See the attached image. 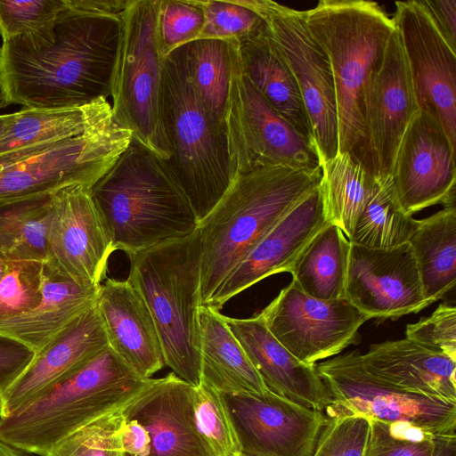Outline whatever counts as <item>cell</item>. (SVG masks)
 Masks as SVG:
<instances>
[{
	"label": "cell",
	"mask_w": 456,
	"mask_h": 456,
	"mask_svg": "<svg viewBox=\"0 0 456 456\" xmlns=\"http://www.w3.org/2000/svg\"><path fill=\"white\" fill-rule=\"evenodd\" d=\"M109 346L96 303L57 333L12 386L0 395V418L69 375Z\"/></svg>",
	"instance_id": "obj_22"
},
{
	"label": "cell",
	"mask_w": 456,
	"mask_h": 456,
	"mask_svg": "<svg viewBox=\"0 0 456 456\" xmlns=\"http://www.w3.org/2000/svg\"><path fill=\"white\" fill-rule=\"evenodd\" d=\"M200 334V383L224 395L256 394L267 390L240 342L219 311L198 310Z\"/></svg>",
	"instance_id": "obj_29"
},
{
	"label": "cell",
	"mask_w": 456,
	"mask_h": 456,
	"mask_svg": "<svg viewBox=\"0 0 456 456\" xmlns=\"http://www.w3.org/2000/svg\"><path fill=\"white\" fill-rule=\"evenodd\" d=\"M201 254L197 228L130 256L127 278L151 312L165 364L194 387L200 385Z\"/></svg>",
	"instance_id": "obj_5"
},
{
	"label": "cell",
	"mask_w": 456,
	"mask_h": 456,
	"mask_svg": "<svg viewBox=\"0 0 456 456\" xmlns=\"http://www.w3.org/2000/svg\"><path fill=\"white\" fill-rule=\"evenodd\" d=\"M96 305L110 347L136 375L150 379L166 365L151 312L127 280L107 279Z\"/></svg>",
	"instance_id": "obj_24"
},
{
	"label": "cell",
	"mask_w": 456,
	"mask_h": 456,
	"mask_svg": "<svg viewBox=\"0 0 456 456\" xmlns=\"http://www.w3.org/2000/svg\"><path fill=\"white\" fill-rule=\"evenodd\" d=\"M7 265H8V262H5V261L0 259V281L3 278V276L6 271Z\"/></svg>",
	"instance_id": "obj_51"
},
{
	"label": "cell",
	"mask_w": 456,
	"mask_h": 456,
	"mask_svg": "<svg viewBox=\"0 0 456 456\" xmlns=\"http://www.w3.org/2000/svg\"><path fill=\"white\" fill-rule=\"evenodd\" d=\"M204 14L198 39L244 41L265 29V23L250 8L238 0H195Z\"/></svg>",
	"instance_id": "obj_37"
},
{
	"label": "cell",
	"mask_w": 456,
	"mask_h": 456,
	"mask_svg": "<svg viewBox=\"0 0 456 456\" xmlns=\"http://www.w3.org/2000/svg\"><path fill=\"white\" fill-rule=\"evenodd\" d=\"M345 298L368 320H395L428 306L409 242L392 248L350 242Z\"/></svg>",
	"instance_id": "obj_17"
},
{
	"label": "cell",
	"mask_w": 456,
	"mask_h": 456,
	"mask_svg": "<svg viewBox=\"0 0 456 456\" xmlns=\"http://www.w3.org/2000/svg\"><path fill=\"white\" fill-rule=\"evenodd\" d=\"M364 368L404 390L456 401V360L408 338L372 344L361 354Z\"/></svg>",
	"instance_id": "obj_25"
},
{
	"label": "cell",
	"mask_w": 456,
	"mask_h": 456,
	"mask_svg": "<svg viewBox=\"0 0 456 456\" xmlns=\"http://www.w3.org/2000/svg\"><path fill=\"white\" fill-rule=\"evenodd\" d=\"M122 408L78 428L61 440L48 456H124Z\"/></svg>",
	"instance_id": "obj_36"
},
{
	"label": "cell",
	"mask_w": 456,
	"mask_h": 456,
	"mask_svg": "<svg viewBox=\"0 0 456 456\" xmlns=\"http://www.w3.org/2000/svg\"><path fill=\"white\" fill-rule=\"evenodd\" d=\"M322 167H256L236 175L198 224L201 239L200 305L250 249L322 182Z\"/></svg>",
	"instance_id": "obj_2"
},
{
	"label": "cell",
	"mask_w": 456,
	"mask_h": 456,
	"mask_svg": "<svg viewBox=\"0 0 456 456\" xmlns=\"http://www.w3.org/2000/svg\"><path fill=\"white\" fill-rule=\"evenodd\" d=\"M161 122L171 152L163 161L200 223L235 175L226 130L213 122L196 96L182 46L163 59Z\"/></svg>",
	"instance_id": "obj_6"
},
{
	"label": "cell",
	"mask_w": 456,
	"mask_h": 456,
	"mask_svg": "<svg viewBox=\"0 0 456 456\" xmlns=\"http://www.w3.org/2000/svg\"><path fill=\"white\" fill-rule=\"evenodd\" d=\"M406 338L456 360V308L440 304L428 317L406 326Z\"/></svg>",
	"instance_id": "obj_44"
},
{
	"label": "cell",
	"mask_w": 456,
	"mask_h": 456,
	"mask_svg": "<svg viewBox=\"0 0 456 456\" xmlns=\"http://www.w3.org/2000/svg\"><path fill=\"white\" fill-rule=\"evenodd\" d=\"M68 10L66 0H0L3 41L42 30Z\"/></svg>",
	"instance_id": "obj_42"
},
{
	"label": "cell",
	"mask_w": 456,
	"mask_h": 456,
	"mask_svg": "<svg viewBox=\"0 0 456 456\" xmlns=\"http://www.w3.org/2000/svg\"><path fill=\"white\" fill-rule=\"evenodd\" d=\"M429 305L452 289L456 282V208H444L419 220L409 240Z\"/></svg>",
	"instance_id": "obj_30"
},
{
	"label": "cell",
	"mask_w": 456,
	"mask_h": 456,
	"mask_svg": "<svg viewBox=\"0 0 456 456\" xmlns=\"http://www.w3.org/2000/svg\"><path fill=\"white\" fill-rule=\"evenodd\" d=\"M194 388L171 372L151 379L122 408L141 428L144 456H215L197 426Z\"/></svg>",
	"instance_id": "obj_21"
},
{
	"label": "cell",
	"mask_w": 456,
	"mask_h": 456,
	"mask_svg": "<svg viewBox=\"0 0 456 456\" xmlns=\"http://www.w3.org/2000/svg\"><path fill=\"white\" fill-rule=\"evenodd\" d=\"M36 353L22 342L0 334V395L23 374Z\"/></svg>",
	"instance_id": "obj_45"
},
{
	"label": "cell",
	"mask_w": 456,
	"mask_h": 456,
	"mask_svg": "<svg viewBox=\"0 0 456 456\" xmlns=\"http://www.w3.org/2000/svg\"><path fill=\"white\" fill-rule=\"evenodd\" d=\"M55 193L0 200V259L47 260Z\"/></svg>",
	"instance_id": "obj_31"
},
{
	"label": "cell",
	"mask_w": 456,
	"mask_h": 456,
	"mask_svg": "<svg viewBox=\"0 0 456 456\" xmlns=\"http://www.w3.org/2000/svg\"><path fill=\"white\" fill-rule=\"evenodd\" d=\"M256 12L282 54L299 89L321 165L338 151L334 79L330 60L311 33L305 11L272 0H238Z\"/></svg>",
	"instance_id": "obj_10"
},
{
	"label": "cell",
	"mask_w": 456,
	"mask_h": 456,
	"mask_svg": "<svg viewBox=\"0 0 456 456\" xmlns=\"http://www.w3.org/2000/svg\"><path fill=\"white\" fill-rule=\"evenodd\" d=\"M16 112L0 115V136L9 127L15 118Z\"/></svg>",
	"instance_id": "obj_50"
},
{
	"label": "cell",
	"mask_w": 456,
	"mask_h": 456,
	"mask_svg": "<svg viewBox=\"0 0 456 456\" xmlns=\"http://www.w3.org/2000/svg\"><path fill=\"white\" fill-rule=\"evenodd\" d=\"M370 419L357 414L328 417L313 456H363Z\"/></svg>",
	"instance_id": "obj_43"
},
{
	"label": "cell",
	"mask_w": 456,
	"mask_h": 456,
	"mask_svg": "<svg viewBox=\"0 0 456 456\" xmlns=\"http://www.w3.org/2000/svg\"><path fill=\"white\" fill-rule=\"evenodd\" d=\"M160 0H130L120 19L111 85L112 111L132 138L160 159L171 152L161 122L163 57L158 39Z\"/></svg>",
	"instance_id": "obj_8"
},
{
	"label": "cell",
	"mask_w": 456,
	"mask_h": 456,
	"mask_svg": "<svg viewBox=\"0 0 456 456\" xmlns=\"http://www.w3.org/2000/svg\"><path fill=\"white\" fill-rule=\"evenodd\" d=\"M392 177L397 200L410 216L438 203L455 206V147L428 113L419 110L408 126Z\"/></svg>",
	"instance_id": "obj_18"
},
{
	"label": "cell",
	"mask_w": 456,
	"mask_h": 456,
	"mask_svg": "<svg viewBox=\"0 0 456 456\" xmlns=\"http://www.w3.org/2000/svg\"><path fill=\"white\" fill-rule=\"evenodd\" d=\"M115 250L129 257L165 240L183 238L199 224L164 161L132 138L90 190Z\"/></svg>",
	"instance_id": "obj_3"
},
{
	"label": "cell",
	"mask_w": 456,
	"mask_h": 456,
	"mask_svg": "<svg viewBox=\"0 0 456 456\" xmlns=\"http://www.w3.org/2000/svg\"><path fill=\"white\" fill-rule=\"evenodd\" d=\"M305 19L332 69L338 153H349L359 161L363 138L362 91L383 56L395 22L378 3L365 0H321L305 11Z\"/></svg>",
	"instance_id": "obj_7"
},
{
	"label": "cell",
	"mask_w": 456,
	"mask_h": 456,
	"mask_svg": "<svg viewBox=\"0 0 456 456\" xmlns=\"http://www.w3.org/2000/svg\"><path fill=\"white\" fill-rule=\"evenodd\" d=\"M43 265L40 261L8 262L0 281V321L30 312L39 305Z\"/></svg>",
	"instance_id": "obj_40"
},
{
	"label": "cell",
	"mask_w": 456,
	"mask_h": 456,
	"mask_svg": "<svg viewBox=\"0 0 456 456\" xmlns=\"http://www.w3.org/2000/svg\"><path fill=\"white\" fill-rule=\"evenodd\" d=\"M322 171L321 185L329 219L349 240L378 179L346 152L324 161Z\"/></svg>",
	"instance_id": "obj_34"
},
{
	"label": "cell",
	"mask_w": 456,
	"mask_h": 456,
	"mask_svg": "<svg viewBox=\"0 0 456 456\" xmlns=\"http://www.w3.org/2000/svg\"><path fill=\"white\" fill-rule=\"evenodd\" d=\"M237 456H246V455H244V454H240V455H237Z\"/></svg>",
	"instance_id": "obj_52"
},
{
	"label": "cell",
	"mask_w": 456,
	"mask_h": 456,
	"mask_svg": "<svg viewBox=\"0 0 456 456\" xmlns=\"http://www.w3.org/2000/svg\"><path fill=\"white\" fill-rule=\"evenodd\" d=\"M436 438V436L409 423L370 419L363 456H433Z\"/></svg>",
	"instance_id": "obj_39"
},
{
	"label": "cell",
	"mask_w": 456,
	"mask_h": 456,
	"mask_svg": "<svg viewBox=\"0 0 456 456\" xmlns=\"http://www.w3.org/2000/svg\"><path fill=\"white\" fill-rule=\"evenodd\" d=\"M449 46L456 50V0H424Z\"/></svg>",
	"instance_id": "obj_46"
},
{
	"label": "cell",
	"mask_w": 456,
	"mask_h": 456,
	"mask_svg": "<svg viewBox=\"0 0 456 456\" xmlns=\"http://www.w3.org/2000/svg\"><path fill=\"white\" fill-rule=\"evenodd\" d=\"M418 224L419 220L401 208L389 175L378 180L349 241L370 248H392L408 243Z\"/></svg>",
	"instance_id": "obj_35"
},
{
	"label": "cell",
	"mask_w": 456,
	"mask_h": 456,
	"mask_svg": "<svg viewBox=\"0 0 456 456\" xmlns=\"http://www.w3.org/2000/svg\"><path fill=\"white\" fill-rule=\"evenodd\" d=\"M350 241L330 222L309 242L290 273L306 295L323 301L345 298Z\"/></svg>",
	"instance_id": "obj_32"
},
{
	"label": "cell",
	"mask_w": 456,
	"mask_h": 456,
	"mask_svg": "<svg viewBox=\"0 0 456 456\" xmlns=\"http://www.w3.org/2000/svg\"><path fill=\"white\" fill-rule=\"evenodd\" d=\"M203 25L204 14L195 0H160L158 39L162 57L197 40Z\"/></svg>",
	"instance_id": "obj_41"
},
{
	"label": "cell",
	"mask_w": 456,
	"mask_h": 456,
	"mask_svg": "<svg viewBox=\"0 0 456 456\" xmlns=\"http://www.w3.org/2000/svg\"><path fill=\"white\" fill-rule=\"evenodd\" d=\"M194 412L198 428L215 456L241 454L222 394L200 383L194 388Z\"/></svg>",
	"instance_id": "obj_38"
},
{
	"label": "cell",
	"mask_w": 456,
	"mask_h": 456,
	"mask_svg": "<svg viewBox=\"0 0 456 456\" xmlns=\"http://www.w3.org/2000/svg\"><path fill=\"white\" fill-rule=\"evenodd\" d=\"M258 314L289 353L311 366L360 343L359 329L368 321L347 299L314 298L293 280Z\"/></svg>",
	"instance_id": "obj_14"
},
{
	"label": "cell",
	"mask_w": 456,
	"mask_h": 456,
	"mask_svg": "<svg viewBox=\"0 0 456 456\" xmlns=\"http://www.w3.org/2000/svg\"><path fill=\"white\" fill-rule=\"evenodd\" d=\"M42 289L43 298L35 309L0 321V334L22 342L36 354L96 303L100 287H81L44 262Z\"/></svg>",
	"instance_id": "obj_27"
},
{
	"label": "cell",
	"mask_w": 456,
	"mask_h": 456,
	"mask_svg": "<svg viewBox=\"0 0 456 456\" xmlns=\"http://www.w3.org/2000/svg\"><path fill=\"white\" fill-rule=\"evenodd\" d=\"M114 117L106 99L69 109H28L0 136V169L27 159L54 143L83 134Z\"/></svg>",
	"instance_id": "obj_26"
},
{
	"label": "cell",
	"mask_w": 456,
	"mask_h": 456,
	"mask_svg": "<svg viewBox=\"0 0 456 456\" xmlns=\"http://www.w3.org/2000/svg\"><path fill=\"white\" fill-rule=\"evenodd\" d=\"M238 53L243 73L263 98L282 118L314 144L311 124L297 82L268 35L266 27L262 33L238 42Z\"/></svg>",
	"instance_id": "obj_28"
},
{
	"label": "cell",
	"mask_w": 456,
	"mask_h": 456,
	"mask_svg": "<svg viewBox=\"0 0 456 456\" xmlns=\"http://www.w3.org/2000/svg\"><path fill=\"white\" fill-rule=\"evenodd\" d=\"M241 454L246 456H313L326 414L271 390L224 395Z\"/></svg>",
	"instance_id": "obj_16"
},
{
	"label": "cell",
	"mask_w": 456,
	"mask_h": 456,
	"mask_svg": "<svg viewBox=\"0 0 456 456\" xmlns=\"http://www.w3.org/2000/svg\"><path fill=\"white\" fill-rule=\"evenodd\" d=\"M433 456H456V436H437Z\"/></svg>",
	"instance_id": "obj_48"
},
{
	"label": "cell",
	"mask_w": 456,
	"mask_h": 456,
	"mask_svg": "<svg viewBox=\"0 0 456 456\" xmlns=\"http://www.w3.org/2000/svg\"><path fill=\"white\" fill-rule=\"evenodd\" d=\"M330 222L320 183L250 249L206 305L220 311L231 298L266 277L290 273L305 247Z\"/></svg>",
	"instance_id": "obj_20"
},
{
	"label": "cell",
	"mask_w": 456,
	"mask_h": 456,
	"mask_svg": "<svg viewBox=\"0 0 456 456\" xmlns=\"http://www.w3.org/2000/svg\"><path fill=\"white\" fill-rule=\"evenodd\" d=\"M150 379L136 375L108 346L31 401L0 418V439L48 456L65 437L134 399Z\"/></svg>",
	"instance_id": "obj_4"
},
{
	"label": "cell",
	"mask_w": 456,
	"mask_h": 456,
	"mask_svg": "<svg viewBox=\"0 0 456 456\" xmlns=\"http://www.w3.org/2000/svg\"><path fill=\"white\" fill-rule=\"evenodd\" d=\"M224 319L269 390L305 407L328 409L331 398L315 365L305 364L289 353L259 314Z\"/></svg>",
	"instance_id": "obj_23"
},
{
	"label": "cell",
	"mask_w": 456,
	"mask_h": 456,
	"mask_svg": "<svg viewBox=\"0 0 456 456\" xmlns=\"http://www.w3.org/2000/svg\"><path fill=\"white\" fill-rule=\"evenodd\" d=\"M225 128L235 176L262 167L282 166L302 169L322 167L314 144L282 118L243 73L238 42Z\"/></svg>",
	"instance_id": "obj_12"
},
{
	"label": "cell",
	"mask_w": 456,
	"mask_h": 456,
	"mask_svg": "<svg viewBox=\"0 0 456 456\" xmlns=\"http://www.w3.org/2000/svg\"><path fill=\"white\" fill-rule=\"evenodd\" d=\"M361 108L363 138L359 162L376 179H384L392 175L401 141L419 110L396 27L363 85Z\"/></svg>",
	"instance_id": "obj_13"
},
{
	"label": "cell",
	"mask_w": 456,
	"mask_h": 456,
	"mask_svg": "<svg viewBox=\"0 0 456 456\" xmlns=\"http://www.w3.org/2000/svg\"><path fill=\"white\" fill-rule=\"evenodd\" d=\"M331 404L327 417L357 414L383 422H403L436 436H456V401L397 387L368 371L358 351L315 364Z\"/></svg>",
	"instance_id": "obj_9"
},
{
	"label": "cell",
	"mask_w": 456,
	"mask_h": 456,
	"mask_svg": "<svg viewBox=\"0 0 456 456\" xmlns=\"http://www.w3.org/2000/svg\"><path fill=\"white\" fill-rule=\"evenodd\" d=\"M400 35L419 110L436 118L456 143V53L436 27L424 0L395 2Z\"/></svg>",
	"instance_id": "obj_15"
},
{
	"label": "cell",
	"mask_w": 456,
	"mask_h": 456,
	"mask_svg": "<svg viewBox=\"0 0 456 456\" xmlns=\"http://www.w3.org/2000/svg\"><path fill=\"white\" fill-rule=\"evenodd\" d=\"M0 456H37L10 445L0 439Z\"/></svg>",
	"instance_id": "obj_49"
},
{
	"label": "cell",
	"mask_w": 456,
	"mask_h": 456,
	"mask_svg": "<svg viewBox=\"0 0 456 456\" xmlns=\"http://www.w3.org/2000/svg\"><path fill=\"white\" fill-rule=\"evenodd\" d=\"M121 16L68 7L53 25L3 41L0 106L60 110L107 100Z\"/></svg>",
	"instance_id": "obj_1"
},
{
	"label": "cell",
	"mask_w": 456,
	"mask_h": 456,
	"mask_svg": "<svg viewBox=\"0 0 456 456\" xmlns=\"http://www.w3.org/2000/svg\"><path fill=\"white\" fill-rule=\"evenodd\" d=\"M113 251L90 190L75 185L57 191L45 262L81 287L99 288Z\"/></svg>",
	"instance_id": "obj_19"
},
{
	"label": "cell",
	"mask_w": 456,
	"mask_h": 456,
	"mask_svg": "<svg viewBox=\"0 0 456 456\" xmlns=\"http://www.w3.org/2000/svg\"><path fill=\"white\" fill-rule=\"evenodd\" d=\"M130 0H66L69 9L76 12L121 16Z\"/></svg>",
	"instance_id": "obj_47"
},
{
	"label": "cell",
	"mask_w": 456,
	"mask_h": 456,
	"mask_svg": "<svg viewBox=\"0 0 456 456\" xmlns=\"http://www.w3.org/2000/svg\"><path fill=\"white\" fill-rule=\"evenodd\" d=\"M236 40L202 38L182 46L191 87L213 122L225 128Z\"/></svg>",
	"instance_id": "obj_33"
},
{
	"label": "cell",
	"mask_w": 456,
	"mask_h": 456,
	"mask_svg": "<svg viewBox=\"0 0 456 456\" xmlns=\"http://www.w3.org/2000/svg\"><path fill=\"white\" fill-rule=\"evenodd\" d=\"M132 141V133L113 117L0 169V200L55 193L69 186L89 190Z\"/></svg>",
	"instance_id": "obj_11"
}]
</instances>
